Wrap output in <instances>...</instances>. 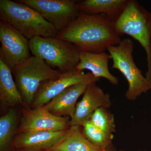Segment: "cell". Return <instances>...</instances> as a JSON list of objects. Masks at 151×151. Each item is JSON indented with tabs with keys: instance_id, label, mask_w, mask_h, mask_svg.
Returning a JSON list of instances; mask_svg holds the SVG:
<instances>
[{
	"instance_id": "obj_11",
	"label": "cell",
	"mask_w": 151,
	"mask_h": 151,
	"mask_svg": "<svg viewBox=\"0 0 151 151\" xmlns=\"http://www.w3.org/2000/svg\"><path fill=\"white\" fill-rule=\"evenodd\" d=\"M97 82H92L87 86L81 100L77 103L75 113L70 119V127L82 126L89 121L97 109L100 108H108L111 107V96L105 93Z\"/></svg>"
},
{
	"instance_id": "obj_23",
	"label": "cell",
	"mask_w": 151,
	"mask_h": 151,
	"mask_svg": "<svg viewBox=\"0 0 151 151\" xmlns=\"http://www.w3.org/2000/svg\"><path fill=\"white\" fill-rule=\"evenodd\" d=\"M119 151H124L123 150H120Z\"/></svg>"
},
{
	"instance_id": "obj_1",
	"label": "cell",
	"mask_w": 151,
	"mask_h": 151,
	"mask_svg": "<svg viewBox=\"0 0 151 151\" xmlns=\"http://www.w3.org/2000/svg\"><path fill=\"white\" fill-rule=\"evenodd\" d=\"M57 37L69 42L80 51L100 53L108 47L118 45L122 40L116 32L114 22L104 14L89 15L80 12Z\"/></svg>"
},
{
	"instance_id": "obj_14",
	"label": "cell",
	"mask_w": 151,
	"mask_h": 151,
	"mask_svg": "<svg viewBox=\"0 0 151 151\" xmlns=\"http://www.w3.org/2000/svg\"><path fill=\"white\" fill-rule=\"evenodd\" d=\"M0 105L3 113L11 108H26L22 96L13 78L11 68L1 58Z\"/></svg>"
},
{
	"instance_id": "obj_15",
	"label": "cell",
	"mask_w": 151,
	"mask_h": 151,
	"mask_svg": "<svg viewBox=\"0 0 151 151\" xmlns=\"http://www.w3.org/2000/svg\"><path fill=\"white\" fill-rule=\"evenodd\" d=\"M111 59V55L104 52L93 53L80 51L79 62L76 69L79 71L88 70L96 78H104L111 84L116 85L119 79L111 74L108 68V62Z\"/></svg>"
},
{
	"instance_id": "obj_3",
	"label": "cell",
	"mask_w": 151,
	"mask_h": 151,
	"mask_svg": "<svg viewBox=\"0 0 151 151\" xmlns=\"http://www.w3.org/2000/svg\"><path fill=\"white\" fill-rule=\"evenodd\" d=\"M119 35H127L137 41L147 55V70L145 76L151 82V13L135 0H129L114 22Z\"/></svg>"
},
{
	"instance_id": "obj_7",
	"label": "cell",
	"mask_w": 151,
	"mask_h": 151,
	"mask_svg": "<svg viewBox=\"0 0 151 151\" xmlns=\"http://www.w3.org/2000/svg\"><path fill=\"white\" fill-rule=\"evenodd\" d=\"M40 14L58 32L68 26L80 13L74 0H19Z\"/></svg>"
},
{
	"instance_id": "obj_8",
	"label": "cell",
	"mask_w": 151,
	"mask_h": 151,
	"mask_svg": "<svg viewBox=\"0 0 151 151\" xmlns=\"http://www.w3.org/2000/svg\"><path fill=\"white\" fill-rule=\"evenodd\" d=\"M0 58L11 69L27 60L29 40L10 24L0 22Z\"/></svg>"
},
{
	"instance_id": "obj_22",
	"label": "cell",
	"mask_w": 151,
	"mask_h": 151,
	"mask_svg": "<svg viewBox=\"0 0 151 151\" xmlns=\"http://www.w3.org/2000/svg\"><path fill=\"white\" fill-rule=\"evenodd\" d=\"M105 151H116V149L114 147V146H113V145H112L111 147H110L109 148L106 150Z\"/></svg>"
},
{
	"instance_id": "obj_4",
	"label": "cell",
	"mask_w": 151,
	"mask_h": 151,
	"mask_svg": "<svg viewBox=\"0 0 151 151\" xmlns=\"http://www.w3.org/2000/svg\"><path fill=\"white\" fill-rule=\"evenodd\" d=\"M33 55L44 60L61 73L75 70L79 62L80 51L72 43L56 37H35L29 40Z\"/></svg>"
},
{
	"instance_id": "obj_18",
	"label": "cell",
	"mask_w": 151,
	"mask_h": 151,
	"mask_svg": "<svg viewBox=\"0 0 151 151\" xmlns=\"http://www.w3.org/2000/svg\"><path fill=\"white\" fill-rule=\"evenodd\" d=\"M19 108H11L0 117V151H12L21 118Z\"/></svg>"
},
{
	"instance_id": "obj_21",
	"label": "cell",
	"mask_w": 151,
	"mask_h": 151,
	"mask_svg": "<svg viewBox=\"0 0 151 151\" xmlns=\"http://www.w3.org/2000/svg\"><path fill=\"white\" fill-rule=\"evenodd\" d=\"M12 151H46L40 150H25V149H14Z\"/></svg>"
},
{
	"instance_id": "obj_5",
	"label": "cell",
	"mask_w": 151,
	"mask_h": 151,
	"mask_svg": "<svg viewBox=\"0 0 151 151\" xmlns=\"http://www.w3.org/2000/svg\"><path fill=\"white\" fill-rule=\"evenodd\" d=\"M107 50L113 60L111 68L119 70L129 84L125 94L127 100L134 101L151 89V82L142 75L134 61V43L132 40L123 39L118 45L108 47Z\"/></svg>"
},
{
	"instance_id": "obj_17",
	"label": "cell",
	"mask_w": 151,
	"mask_h": 151,
	"mask_svg": "<svg viewBox=\"0 0 151 151\" xmlns=\"http://www.w3.org/2000/svg\"><path fill=\"white\" fill-rule=\"evenodd\" d=\"M46 151H105L97 147L84 136L81 126L70 127L60 142Z\"/></svg>"
},
{
	"instance_id": "obj_10",
	"label": "cell",
	"mask_w": 151,
	"mask_h": 151,
	"mask_svg": "<svg viewBox=\"0 0 151 151\" xmlns=\"http://www.w3.org/2000/svg\"><path fill=\"white\" fill-rule=\"evenodd\" d=\"M100 80L90 72L85 73L76 69L62 73L57 79L49 80L41 84L30 108L43 107L68 87L74 84L83 82H97Z\"/></svg>"
},
{
	"instance_id": "obj_16",
	"label": "cell",
	"mask_w": 151,
	"mask_h": 151,
	"mask_svg": "<svg viewBox=\"0 0 151 151\" xmlns=\"http://www.w3.org/2000/svg\"><path fill=\"white\" fill-rule=\"evenodd\" d=\"M129 0H84L78 2L80 12L89 15L104 14L114 22L122 12Z\"/></svg>"
},
{
	"instance_id": "obj_13",
	"label": "cell",
	"mask_w": 151,
	"mask_h": 151,
	"mask_svg": "<svg viewBox=\"0 0 151 151\" xmlns=\"http://www.w3.org/2000/svg\"><path fill=\"white\" fill-rule=\"evenodd\" d=\"M92 82H83L68 87L44 106L55 116L71 119L75 113L77 101Z\"/></svg>"
},
{
	"instance_id": "obj_12",
	"label": "cell",
	"mask_w": 151,
	"mask_h": 151,
	"mask_svg": "<svg viewBox=\"0 0 151 151\" xmlns=\"http://www.w3.org/2000/svg\"><path fill=\"white\" fill-rule=\"evenodd\" d=\"M68 131L18 132L12 145L14 149L47 151L60 142Z\"/></svg>"
},
{
	"instance_id": "obj_2",
	"label": "cell",
	"mask_w": 151,
	"mask_h": 151,
	"mask_svg": "<svg viewBox=\"0 0 151 151\" xmlns=\"http://www.w3.org/2000/svg\"><path fill=\"white\" fill-rule=\"evenodd\" d=\"M0 19L10 24L29 40L35 37H56L58 34L40 14L18 1L0 0Z\"/></svg>"
},
{
	"instance_id": "obj_24",
	"label": "cell",
	"mask_w": 151,
	"mask_h": 151,
	"mask_svg": "<svg viewBox=\"0 0 151 151\" xmlns=\"http://www.w3.org/2000/svg\"></svg>"
},
{
	"instance_id": "obj_19",
	"label": "cell",
	"mask_w": 151,
	"mask_h": 151,
	"mask_svg": "<svg viewBox=\"0 0 151 151\" xmlns=\"http://www.w3.org/2000/svg\"><path fill=\"white\" fill-rule=\"evenodd\" d=\"M86 139L94 145L105 151L113 145V135L109 134L97 128L90 121L81 126Z\"/></svg>"
},
{
	"instance_id": "obj_9",
	"label": "cell",
	"mask_w": 151,
	"mask_h": 151,
	"mask_svg": "<svg viewBox=\"0 0 151 151\" xmlns=\"http://www.w3.org/2000/svg\"><path fill=\"white\" fill-rule=\"evenodd\" d=\"M18 132H58L70 129V118L52 114L44 107L21 108Z\"/></svg>"
},
{
	"instance_id": "obj_20",
	"label": "cell",
	"mask_w": 151,
	"mask_h": 151,
	"mask_svg": "<svg viewBox=\"0 0 151 151\" xmlns=\"http://www.w3.org/2000/svg\"><path fill=\"white\" fill-rule=\"evenodd\" d=\"M89 121L97 128L109 134L113 135L116 132L114 116L108 108H98L92 114Z\"/></svg>"
},
{
	"instance_id": "obj_6",
	"label": "cell",
	"mask_w": 151,
	"mask_h": 151,
	"mask_svg": "<svg viewBox=\"0 0 151 151\" xmlns=\"http://www.w3.org/2000/svg\"><path fill=\"white\" fill-rule=\"evenodd\" d=\"M11 70L26 108H30L41 84L57 79L62 73L50 67L44 60L34 55Z\"/></svg>"
}]
</instances>
